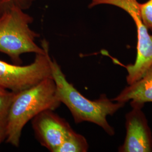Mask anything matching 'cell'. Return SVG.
<instances>
[{
    "label": "cell",
    "mask_w": 152,
    "mask_h": 152,
    "mask_svg": "<svg viewBox=\"0 0 152 152\" xmlns=\"http://www.w3.org/2000/svg\"><path fill=\"white\" fill-rule=\"evenodd\" d=\"M51 76L56 85V95L61 103L71 112L76 124L88 122L103 129L109 136H114V128L109 124L107 116L112 115L125 106V103L109 99L102 94L96 100L88 99L67 81L65 75L56 60L50 59Z\"/></svg>",
    "instance_id": "6da1fadb"
},
{
    "label": "cell",
    "mask_w": 152,
    "mask_h": 152,
    "mask_svg": "<svg viewBox=\"0 0 152 152\" xmlns=\"http://www.w3.org/2000/svg\"><path fill=\"white\" fill-rule=\"evenodd\" d=\"M60 104L52 77L32 87L15 92L6 121L7 142L19 147L22 130L28 121L44 110H54Z\"/></svg>",
    "instance_id": "7a4b0ae2"
},
{
    "label": "cell",
    "mask_w": 152,
    "mask_h": 152,
    "mask_svg": "<svg viewBox=\"0 0 152 152\" xmlns=\"http://www.w3.org/2000/svg\"><path fill=\"white\" fill-rule=\"evenodd\" d=\"M20 7L12 6L0 15V53L7 55L12 61L21 65L24 53L44 54V48L35 42L39 34L29 28L32 17Z\"/></svg>",
    "instance_id": "3957f363"
},
{
    "label": "cell",
    "mask_w": 152,
    "mask_h": 152,
    "mask_svg": "<svg viewBox=\"0 0 152 152\" xmlns=\"http://www.w3.org/2000/svg\"><path fill=\"white\" fill-rule=\"evenodd\" d=\"M41 46L45 53L36 54L34 61L29 65L11 64L0 60V86L12 92H19L51 77L48 42L44 39Z\"/></svg>",
    "instance_id": "277c9868"
},
{
    "label": "cell",
    "mask_w": 152,
    "mask_h": 152,
    "mask_svg": "<svg viewBox=\"0 0 152 152\" xmlns=\"http://www.w3.org/2000/svg\"><path fill=\"white\" fill-rule=\"evenodd\" d=\"M145 103L130 101L132 109L125 115L126 134L119 152H152V132L142 109Z\"/></svg>",
    "instance_id": "5b68a950"
},
{
    "label": "cell",
    "mask_w": 152,
    "mask_h": 152,
    "mask_svg": "<svg viewBox=\"0 0 152 152\" xmlns=\"http://www.w3.org/2000/svg\"><path fill=\"white\" fill-rule=\"evenodd\" d=\"M32 124L38 141L52 152H56L65 136L72 129L64 119L50 109L44 110L34 117Z\"/></svg>",
    "instance_id": "8992f818"
},
{
    "label": "cell",
    "mask_w": 152,
    "mask_h": 152,
    "mask_svg": "<svg viewBox=\"0 0 152 152\" xmlns=\"http://www.w3.org/2000/svg\"><path fill=\"white\" fill-rule=\"evenodd\" d=\"M128 85L112 100L125 103L130 101L152 102V65L140 79Z\"/></svg>",
    "instance_id": "52a82bcc"
},
{
    "label": "cell",
    "mask_w": 152,
    "mask_h": 152,
    "mask_svg": "<svg viewBox=\"0 0 152 152\" xmlns=\"http://www.w3.org/2000/svg\"><path fill=\"white\" fill-rule=\"evenodd\" d=\"M88 150V144L86 138L72 129L56 152H86Z\"/></svg>",
    "instance_id": "ba28073f"
},
{
    "label": "cell",
    "mask_w": 152,
    "mask_h": 152,
    "mask_svg": "<svg viewBox=\"0 0 152 152\" xmlns=\"http://www.w3.org/2000/svg\"><path fill=\"white\" fill-rule=\"evenodd\" d=\"M15 93L0 86V124L5 127L8 111Z\"/></svg>",
    "instance_id": "9c48e42d"
},
{
    "label": "cell",
    "mask_w": 152,
    "mask_h": 152,
    "mask_svg": "<svg viewBox=\"0 0 152 152\" xmlns=\"http://www.w3.org/2000/svg\"><path fill=\"white\" fill-rule=\"evenodd\" d=\"M35 0H0V15L12 6H17L23 10L28 9Z\"/></svg>",
    "instance_id": "30bf717a"
},
{
    "label": "cell",
    "mask_w": 152,
    "mask_h": 152,
    "mask_svg": "<svg viewBox=\"0 0 152 152\" xmlns=\"http://www.w3.org/2000/svg\"><path fill=\"white\" fill-rule=\"evenodd\" d=\"M140 11L144 24L149 31L152 32V0L140 4Z\"/></svg>",
    "instance_id": "8fae6325"
},
{
    "label": "cell",
    "mask_w": 152,
    "mask_h": 152,
    "mask_svg": "<svg viewBox=\"0 0 152 152\" xmlns=\"http://www.w3.org/2000/svg\"><path fill=\"white\" fill-rule=\"evenodd\" d=\"M6 139L5 127L0 124V144Z\"/></svg>",
    "instance_id": "7c38bea8"
}]
</instances>
